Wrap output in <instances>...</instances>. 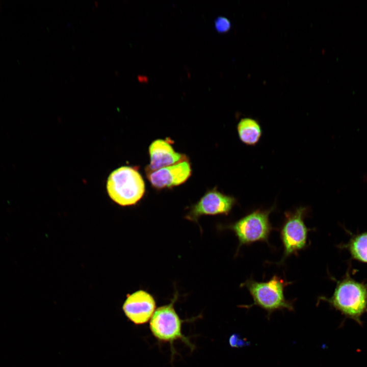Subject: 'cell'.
I'll use <instances>...</instances> for the list:
<instances>
[{
  "mask_svg": "<svg viewBox=\"0 0 367 367\" xmlns=\"http://www.w3.org/2000/svg\"><path fill=\"white\" fill-rule=\"evenodd\" d=\"M191 168L188 161L161 168L146 174L151 185L161 189L180 185L191 175Z\"/></svg>",
  "mask_w": 367,
  "mask_h": 367,
  "instance_id": "obj_9",
  "label": "cell"
},
{
  "mask_svg": "<svg viewBox=\"0 0 367 367\" xmlns=\"http://www.w3.org/2000/svg\"><path fill=\"white\" fill-rule=\"evenodd\" d=\"M338 247L348 251L351 259L367 264V231L350 233L348 242L339 245Z\"/></svg>",
  "mask_w": 367,
  "mask_h": 367,
  "instance_id": "obj_11",
  "label": "cell"
},
{
  "mask_svg": "<svg viewBox=\"0 0 367 367\" xmlns=\"http://www.w3.org/2000/svg\"><path fill=\"white\" fill-rule=\"evenodd\" d=\"M307 212L306 207L300 206L294 211L285 213L280 231L283 253L278 264H282L292 255H297L299 251L307 247L308 233L310 231L304 222Z\"/></svg>",
  "mask_w": 367,
  "mask_h": 367,
  "instance_id": "obj_5",
  "label": "cell"
},
{
  "mask_svg": "<svg viewBox=\"0 0 367 367\" xmlns=\"http://www.w3.org/2000/svg\"><path fill=\"white\" fill-rule=\"evenodd\" d=\"M236 203L235 198L225 195L216 189L207 192L193 205L186 218L197 222L203 215H228Z\"/></svg>",
  "mask_w": 367,
  "mask_h": 367,
  "instance_id": "obj_7",
  "label": "cell"
},
{
  "mask_svg": "<svg viewBox=\"0 0 367 367\" xmlns=\"http://www.w3.org/2000/svg\"><path fill=\"white\" fill-rule=\"evenodd\" d=\"M177 298L176 294L171 302L155 309L149 323L152 335L159 341L173 343L180 339L193 349V345L181 332L182 320H181L174 308V303Z\"/></svg>",
  "mask_w": 367,
  "mask_h": 367,
  "instance_id": "obj_6",
  "label": "cell"
},
{
  "mask_svg": "<svg viewBox=\"0 0 367 367\" xmlns=\"http://www.w3.org/2000/svg\"><path fill=\"white\" fill-rule=\"evenodd\" d=\"M274 208L273 206L268 209H256L225 227L232 230L237 237L238 250L243 245L256 242L269 244L270 234L274 230L269 216Z\"/></svg>",
  "mask_w": 367,
  "mask_h": 367,
  "instance_id": "obj_4",
  "label": "cell"
},
{
  "mask_svg": "<svg viewBox=\"0 0 367 367\" xmlns=\"http://www.w3.org/2000/svg\"><path fill=\"white\" fill-rule=\"evenodd\" d=\"M155 307L153 297L145 291L139 290L127 295L122 308L130 321L136 325H141L151 319Z\"/></svg>",
  "mask_w": 367,
  "mask_h": 367,
  "instance_id": "obj_8",
  "label": "cell"
},
{
  "mask_svg": "<svg viewBox=\"0 0 367 367\" xmlns=\"http://www.w3.org/2000/svg\"><path fill=\"white\" fill-rule=\"evenodd\" d=\"M237 130L241 141L248 145H255L262 134L259 123L251 118L242 119L238 124Z\"/></svg>",
  "mask_w": 367,
  "mask_h": 367,
  "instance_id": "obj_12",
  "label": "cell"
},
{
  "mask_svg": "<svg viewBox=\"0 0 367 367\" xmlns=\"http://www.w3.org/2000/svg\"><path fill=\"white\" fill-rule=\"evenodd\" d=\"M150 163L145 169L146 174L182 161H188L185 155L176 152L167 140L157 139L149 147Z\"/></svg>",
  "mask_w": 367,
  "mask_h": 367,
  "instance_id": "obj_10",
  "label": "cell"
},
{
  "mask_svg": "<svg viewBox=\"0 0 367 367\" xmlns=\"http://www.w3.org/2000/svg\"><path fill=\"white\" fill-rule=\"evenodd\" d=\"M292 283L277 275L265 282L256 281L250 278L241 286L248 290L253 302L243 307L249 308L255 305L258 306L267 312L268 318L276 310L293 311V301L286 300L284 294L285 287Z\"/></svg>",
  "mask_w": 367,
  "mask_h": 367,
  "instance_id": "obj_2",
  "label": "cell"
},
{
  "mask_svg": "<svg viewBox=\"0 0 367 367\" xmlns=\"http://www.w3.org/2000/svg\"><path fill=\"white\" fill-rule=\"evenodd\" d=\"M231 27L230 21L225 17L219 16L215 20V28L219 33H226L229 31Z\"/></svg>",
  "mask_w": 367,
  "mask_h": 367,
  "instance_id": "obj_13",
  "label": "cell"
},
{
  "mask_svg": "<svg viewBox=\"0 0 367 367\" xmlns=\"http://www.w3.org/2000/svg\"><path fill=\"white\" fill-rule=\"evenodd\" d=\"M107 189L114 201L122 206H128L135 204L142 198L145 193V184L135 168L123 166L111 173Z\"/></svg>",
  "mask_w": 367,
  "mask_h": 367,
  "instance_id": "obj_3",
  "label": "cell"
},
{
  "mask_svg": "<svg viewBox=\"0 0 367 367\" xmlns=\"http://www.w3.org/2000/svg\"><path fill=\"white\" fill-rule=\"evenodd\" d=\"M334 280L336 284L333 295L319 297L318 302L328 303L345 318L362 325L361 318L367 313V283L353 278L349 270L341 279Z\"/></svg>",
  "mask_w": 367,
  "mask_h": 367,
  "instance_id": "obj_1",
  "label": "cell"
}]
</instances>
